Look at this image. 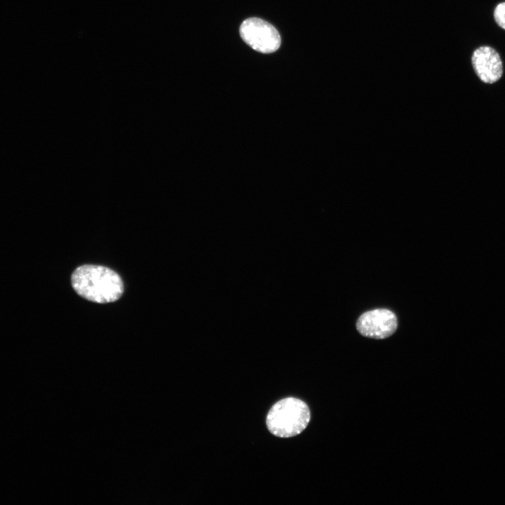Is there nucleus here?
Listing matches in <instances>:
<instances>
[{
    "instance_id": "1",
    "label": "nucleus",
    "mask_w": 505,
    "mask_h": 505,
    "mask_svg": "<svg viewBox=\"0 0 505 505\" xmlns=\"http://www.w3.org/2000/svg\"><path fill=\"white\" fill-rule=\"evenodd\" d=\"M71 281L78 295L94 302H114L123 292V284L119 275L103 266L82 265L73 272Z\"/></svg>"
},
{
    "instance_id": "2",
    "label": "nucleus",
    "mask_w": 505,
    "mask_h": 505,
    "mask_svg": "<svg viewBox=\"0 0 505 505\" xmlns=\"http://www.w3.org/2000/svg\"><path fill=\"white\" fill-rule=\"evenodd\" d=\"M311 413L307 405L296 398H285L276 403L269 410L266 424L276 436L288 438L297 436L307 426Z\"/></svg>"
},
{
    "instance_id": "3",
    "label": "nucleus",
    "mask_w": 505,
    "mask_h": 505,
    "mask_svg": "<svg viewBox=\"0 0 505 505\" xmlns=\"http://www.w3.org/2000/svg\"><path fill=\"white\" fill-rule=\"evenodd\" d=\"M240 35L252 48L262 53H273L281 45V37L276 28L257 18L244 20L240 27Z\"/></svg>"
},
{
    "instance_id": "4",
    "label": "nucleus",
    "mask_w": 505,
    "mask_h": 505,
    "mask_svg": "<svg viewBox=\"0 0 505 505\" xmlns=\"http://www.w3.org/2000/svg\"><path fill=\"white\" fill-rule=\"evenodd\" d=\"M398 326L396 316L386 309H377L363 313L358 319L356 328L363 336L384 339L393 335Z\"/></svg>"
},
{
    "instance_id": "5",
    "label": "nucleus",
    "mask_w": 505,
    "mask_h": 505,
    "mask_svg": "<svg viewBox=\"0 0 505 505\" xmlns=\"http://www.w3.org/2000/svg\"><path fill=\"white\" fill-rule=\"evenodd\" d=\"M471 60L473 69L482 81L492 83L501 77L502 62L494 48L480 46L473 52Z\"/></svg>"
},
{
    "instance_id": "6",
    "label": "nucleus",
    "mask_w": 505,
    "mask_h": 505,
    "mask_svg": "<svg viewBox=\"0 0 505 505\" xmlns=\"http://www.w3.org/2000/svg\"><path fill=\"white\" fill-rule=\"evenodd\" d=\"M494 17L497 24L505 29V2L497 6L494 11Z\"/></svg>"
}]
</instances>
